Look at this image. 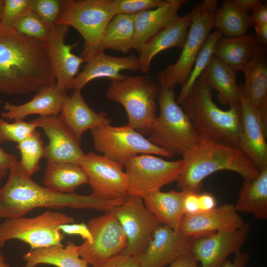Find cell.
Returning <instances> with one entry per match:
<instances>
[{
	"label": "cell",
	"mask_w": 267,
	"mask_h": 267,
	"mask_svg": "<svg viewBox=\"0 0 267 267\" xmlns=\"http://www.w3.org/2000/svg\"><path fill=\"white\" fill-rule=\"evenodd\" d=\"M252 26L259 24H267V5L261 2L250 15Z\"/></svg>",
	"instance_id": "bcb514c9"
},
{
	"label": "cell",
	"mask_w": 267,
	"mask_h": 267,
	"mask_svg": "<svg viewBox=\"0 0 267 267\" xmlns=\"http://www.w3.org/2000/svg\"><path fill=\"white\" fill-rule=\"evenodd\" d=\"M128 179V195L143 198L178 179L183 168L182 159L167 161L152 154H140L124 164Z\"/></svg>",
	"instance_id": "30bf717a"
},
{
	"label": "cell",
	"mask_w": 267,
	"mask_h": 267,
	"mask_svg": "<svg viewBox=\"0 0 267 267\" xmlns=\"http://www.w3.org/2000/svg\"><path fill=\"white\" fill-rule=\"evenodd\" d=\"M222 36L221 31L217 29L208 36L196 57L186 82L181 87L179 95L176 99L179 105L181 104L196 81L206 68L214 54L216 44Z\"/></svg>",
	"instance_id": "e575fe53"
},
{
	"label": "cell",
	"mask_w": 267,
	"mask_h": 267,
	"mask_svg": "<svg viewBox=\"0 0 267 267\" xmlns=\"http://www.w3.org/2000/svg\"><path fill=\"white\" fill-rule=\"evenodd\" d=\"M252 26L250 15L240 10L233 0H223L216 10L214 27L225 37L245 35Z\"/></svg>",
	"instance_id": "836d02e7"
},
{
	"label": "cell",
	"mask_w": 267,
	"mask_h": 267,
	"mask_svg": "<svg viewBox=\"0 0 267 267\" xmlns=\"http://www.w3.org/2000/svg\"><path fill=\"white\" fill-rule=\"evenodd\" d=\"M198 201L200 212L209 211L216 207V199L210 193H199Z\"/></svg>",
	"instance_id": "c3c4849f"
},
{
	"label": "cell",
	"mask_w": 267,
	"mask_h": 267,
	"mask_svg": "<svg viewBox=\"0 0 267 267\" xmlns=\"http://www.w3.org/2000/svg\"><path fill=\"white\" fill-rule=\"evenodd\" d=\"M127 237L128 245L121 254L136 257L146 250L155 231L162 224L148 210L143 199L128 195L121 205L111 210Z\"/></svg>",
	"instance_id": "4fadbf2b"
},
{
	"label": "cell",
	"mask_w": 267,
	"mask_h": 267,
	"mask_svg": "<svg viewBox=\"0 0 267 267\" xmlns=\"http://www.w3.org/2000/svg\"><path fill=\"white\" fill-rule=\"evenodd\" d=\"M74 219L66 214L47 210L32 218L6 219L0 224V247L9 240L18 239L31 249L51 245H63L64 235L59 227L74 223Z\"/></svg>",
	"instance_id": "9c48e42d"
},
{
	"label": "cell",
	"mask_w": 267,
	"mask_h": 267,
	"mask_svg": "<svg viewBox=\"0 0 267 267\" xmlns=\"http://www.w3.org/2000/svg\"><path fill=\"white\" fill-rule=\"evenodd\" d=\"M212 89L201 75L181 103L200 136L241 149L242 117L240 104L227 110L219 108L212 99Z\"/></svg>",
	"instance_id": "277c9868"
},
{
	"label": "cell",
	"mask_w": 267,
	"mask_h": 267,
	"mask_svg": "<svg viewBox=\"0 0 267 267\" xmlns=\"http://www.w3.org/2000/svg\"><path fill=\"white\" fill-rule=\"evenodd\" d=\"M30 0H4L0 21V30L10 29L12 25L28 9Z\"/></svg>",
	"instance_id": "60d3db41"
},
{
	"label": "cell",
	"mask_w": 267,
	"mask_h": 267,
	"mask_svg": "<svg viewBox=\"0 0 267 267\" xmlns=\"http://www.w3.org/2000/svg\"><path fill=\"white\" fill-rule=\"evenodd\" d=\"M59 117L80 141L86 131L112 122L105 112H97L91 108L79 90L66 95Z\"/></svg>",
	"instance_id": "7402d4cb"
},
{
	"label": "cell",
	"mask_w": 267,
	"mask_h": 267,
	"mask_svg": "<svg viewBox=\"0 0 267 267\" xmlns=\"http://www.w3.org/2000/svg\"><path fill=\"white\" fill-rule=\"evenodd\" d=\"M123 199L105 200L91 195H81L53 191L36 182L23 170L17 161L11 167L8 179L0 188V218L22 217L38 208L69 207L108 212L124 203Z\"/></svg>",
	"instance_id": "7a4b0ae2"
},
{
	"label": "cell",
	"mask_w": 267,
	"mask_h": 267,
	"mask_svg": "<svg viewBox=\"0 0 267 267\" xmlns=\"http://www.w3.org/2000/svg\"><path fill=\"white\" fill-rule=\"evenodd\" d=\"M16 161L15 155L6 152L0 147V183Z\"/></svg>",
	"instance_id": "f6af8a7d"
},
{
	"label": "cell",
	"mask_w": 267,
	"mask_h": 267,
	"mask_svg": "<svg viewBox=\"0 0 267 267\" xmlns=\"http://www.w3.org/2000/svg\"><path fill=\"white\" fill-rule=\"evenodd\" d=\"M55 84L44 42L0 30V93H37Z\"/></svg>",
	"instance_id": "6da1fadb"
},
{
	"label": "cell",
	"mask_w": 267,
	"mask_h": 267,
	"mask_svg": "<svg viewBox=\"0 0 267 267\" xmlns=\"http://www.w3.org/2000/svg\"><path fill=\"white\" fill-rule=\"evenodd\" d=\"M197 263L192 254L189 253L178 258L168 267H198Z\"/></svg>",
	"instance_id": "681fc988"
},
{
	"label": "cell",
	"mask_w": 267,
	"mask_h": 267,
	"mask_svg": "<svg viewBox=\"0 0 267 267\" xmlns=\"http://www.w3.org/2000/svg\"><path fill=\"white\" fill-rule=\"evenodd\" d=\"M267 50L260 43L246 64L243 85H240L246 99L256 108L267 101Z\"/></svg>",
	"instance_id": "484cf974"
},
{
	"label": "cell",
	"mask_w": 267,
	"mask_h": 267,
	"mask_svg": "<svg viewBox=\"0 0 267 267\" xmlns=\"http://www.w3.org/2000/svg\"><path fill=\"white\" fill-rule=\"evenodd\" d=\"M260 43L251 33L236 37L222 36L216 44L214 54L237 72H242Z\"/></svg>",
	"instance_id": "f546056e"
},
{
	"label": "cell",
	"mask_w": 267,
	"mask_h": 267,
	"mask_svg": "<svg viewBox=\"0 0 267 267\" xmlns=\"http://www.w3.org/2000/svg\"><path fill=\"white\" fill-rule=\"evenodd\" d=\"M234 206L237 212L251 214L259 220L267 219V167L255 177L244 179Z\"/></svg>",
	"instance_id": "4dcf8cb0"
},
{
	"label": "cell",
	"mask_w": 267,
	"mask_h": 267,
	"mask_svg": "<svg viewBox=\"0 0 267 267\" xmlns=\"http://www.w3.org/2000/svg\"><path fill=\"white\" fill-rule=\"evenodd\" d=\"M42 128L48 139L45 146L47 162H63L80 164L85 154L80 141L58 116H40L30 121Z\"/></svg>",
	"instance_id": "e0dca14e"
},
{
	"label": "cell",
	"mask_w": 267,
	"mask_h": 267,
	"mask_svg": "<svg viewBox=\"0 0 267 267\" xmlns=\"http://www.w3.org/2000/svg\"><path fill=\"white\" fill-rule=\"evenodd\" d=\"M245 223L234 205L226 203L209 211L185 214L179 230L188 237L195 238L221 230L236 229Z\"/></svg>",
	"instance_id": "d6986e66"
},
{
	"label": "cell",
	"mask_w": 267,
	"mask_h": 267,
	"mask_svg": "<svg viewBox=\"0 0 267 267\" xmlns=\"http://www.w3.org/2000/svg\"><path fill=\"white\" fill-rule=\"evenodd\" d=\"M159 90L157 83L147 77L125 75L111 81L106 95L124 107L131 126L143 135H149L157 118Z\"/></svg>",
	"instance_id": "5b68a950"
},
{
	"label": "cell",
	"mask_w": 267,
	"mask_h": 267,
	"mask_svg": "<svg viewBox=\"0 0 267 267\" xmlns=\"http://www.w3.org/2000/svg\"><path fill=\"white\" fill-rule=\"evenodd\" d=\"M37 128L31 121H15L9 123L0 118V143L13 142L18 144L30 135Z\"/></svg>",
	"instance_id": "74e56055"
},
{
	"label": "cell",
	"mask_w": 267,
	"mask_h": 267,
	"mask_svg": "<svg viewBox=\"0 0 267 267\" xmlns=\"http://www.w3.org/2000/svg\"><path fill=\"white\" fill-rule=\"evenodd\" d=\"M237 72L213 54L201 75L212 90L218 92L223 105L240 104V89L236 82Z\"/></svg>",
	"instance_id": "4316f807"
},
{
	"label": "cell",
	"mask_w": 267,
	"mask_h": 267,
	"mask_svg": "<svg viewBox=\"0 0 267 267\" xmlns=\"http://www.w3.org/2000/svg\"><path fill=\"white\" fill-rule=\"evenodd\" d=\"M239 87L242 131L241 149L261 170L267 167V129L258 110L246 99Z\"/></svg>",
	"instance_id": "44dd1931"
},
{
	"label": "cell",
	"mask_w": 267,
	"mask_h": 267,
	"mask_svg": "<svg viewBox=\"0 0 267 267\" xmlns=\"http://www.w3.org/2000/svg\"><path fill=\"white\" fill-rule=\"evenodd\" d=\"M236 6L242 11L248 13L252 11L261 2V0H233Z\"/></svg>",
	"instance_id": "f907efd6"
},
{
	"label": "cell",
	"mask_w": 267,
	"mask_h": 267,
	"mask_svg": "<svg viewBox=\"0 0 267 267\" xmlns=\"http://www.w3.org/2000/svg\"><path fill=\"white\" fill-rule=\"evenodd\" d=\"M81 72L74 79L70 89L82 91L89 82L98 78H108L111 81L124 78L121 72L140 70L138 57L131 54L126 56L109 55L102 51L95 54L87 61Z\"/></svg>",
	"instance_id": "ffe728a7"
},
{
	"label": "cell",
	"mask_w": 267,
	"mask_h": 267,
	"mask_svg": "<svg viewBox=\"0 0 267 267\" xmlns=\"http://www.w3.org/2000/svg\"><path fill=\"white\" fill-rule=\"evenodd\" d=\"M80 165L88 176L92 196L105 200L128 196V179L123 164L90 152L85 154Z\"/></svg>",
	"instance_id": "5bb4252c"
},
{
	"label": "cell",
	"mask_w": 267,
	"mask_h": 267,
	"mask_svg": "<svg viewBox=\"0 0 267 267\" xmlns=\"http://www.w3.org/2000/svg\"><path fill=\"white\" fill-rule=\"evenodd\" d=\"M25 267H36L47 264L57 267H89L88 263L80 257L78 246L68 241L66 246L51 245L31 249L24 254Z\"/></svg>",
	"instance_id": "f1b7e54d"
},
{
	"label": "cell",
	"mask_w": 267,
	"mask_h": 267,
	"mask_svg": "<svg viewBox=\"0 0 267 267\" xmlns=\"http://www.w3.org/2000/svg\"><path fill=\"white\" fill-rule=\"evenodd\" d=\"M250 230V223L245 222L236 229L191 237L190 252L201 267H221L228 256L241 251Z\"/></svg>",
	"instance_id": "9a60e30c"
},
{
	"label": "cell",
	"mask_w": 267,
	"mask_h": 267,
	"mask_svg": "<svg viewBox=\"0 0 267 267\" xmlns=\"http://www.w3.org/2000/svg\"><path fill=\"white\" fill-rule=\"evenodd\" d=\"M16 148L21 155L19 162L25 173L31 177L40 170V161L44 156L45 146L40 134L36 130L18 143Z\"/></svg>",
	"instance_id": "d590c367"
},
{
	"label": "cell",
	"mask_w": 267,
	"mask_h": 267,
	"mask_svg": "<svg viewBox=\"0 0 267 267\" xmlns=\"http://www.w3.org/2000/svg\"><path fill=\"white\" fill-rule=\"evenodd\" d=\"M218 3L217 0H204L193 5L190 25L179 58L158 75L160 89H174L178 84L182 87L185 84L197 56L214 28Z\"/></svg>",
	"instance_id": "52a82bcc"
},
{
	"label": "cell",
	"mask_w": 267,
	"mask_h": 267,
	"mask_svg": "<svg viewBox=\"0 0 267 267\" xmlns=\"http://www.w3.org/2000/svg\"><path fill=\"white\" fill-rule=\"evenodd\" d=\"M10 29L19 35L44 43L50 30L42 20L29 9L12 25Z\"/></svg>",
	"instance_id": "8d00e7d4"
},
{
	"label": "cell",
	"mask_w": 267,
	"mask_h": 267,
	"mask_svg": "<svg viewBox=\"0 0 267 267\" xmlns=\"http://www.w3.org/2000/svg\"><path fill=\"white\" fill-rule=\"evenodd\" d=\"M182 157L183 166L177 182L178 188L185 192L199 193L204 179L219 171L235 172L244 179L253 178L260 172L241 149L201 136Z\"/></svg>",
	"instance_id": "3957f363"
},
{
	"label": "cell",
	"mask_w": 267,
	"mask_h": 267,
	"mask_svg": "<svg viewBox=\"0 0 267 267\" xmlns=\"http://www.w3.org/2000/svg\"><path fill=\"white\" fill-rule=\"evenodd\" d=\"M67 92L59 90L56 84L39 91L28 102L15 105L4 103L2 118L10 121H22L27 116L37 114L40 116H58Z\"/></svg>",
	"instance_id": "d4e9b609"
},
{
	"label": "cell",
	"mask_w": 267,
	"mask_h": 267,
	"mask_svg": "<svg viewBox=\"0 0 267 267\" xmlns=\"http://www.w3.org/2000/svg\"><path fill=\"white\" fill-rule=\"evenodd\" d=\"M184 195L182 191L163 192L158 190L144 197L143 201L145 207L162 224L179 230L184 215Z\"/></svg>",
	"instance_id": "83f0119b"
},
{
	"label": "cell",
	"mask_w": 267,
	"mask_h": 267,
	"mask_svg": "<svg viewBox=\"0 0 267 267\" xmlns=\"http://www.w3.org/2000/svg\"><path fill=\"white\" fill-rule=\"evenodd\" d=\"M157 98L160 113L147 139L174 156L182 155L197 143L200 136L177 103L174 89H160Z\"/></svg>",
	"instance_id": "8992f818"
},
{
	"label": "cell",
	"mask_w": 267,
	"mask_h": 267,
	"mask_svg": "<svg viewBox=\"0 0 267 267\" xmlns=\"http://www.w3.org/2000/svg\"><path fill=\"white\" fill-rule=\"evenodd\" d=\"M2 102V100L0 99V103H1Z\"/></svg>",
	"instance_id": "11a10c76"
},
{
	"label": "cell",
	"mask_w": 267,
	"mask_h": 267,
	"mask_svg": "<svg viewBox=\"0 0 267 267\" xmlns=\"http://www.w3.org/2000/svg\"><path fill=\"white\" fill-rule=\"evenodd\" d=\"M68 26L56 24L50 29L45 44L58 89L67 92L77 75L81 65L85 62L80 56L72 52L77 43L68 44L65 38L69 32Z\"/></svg>",
	"instance_id": "2e32d148"
},
{
	"label": "cell",
	"mask_w": 267,
	"mask_h": 267,
	"mask_svg": "<svg viewBox=\"0 0 267 267\" xmlns=\"http://www.w3.org/2000/svg\"><path fill=\"white\" fill-rule=\"evenodd\" d=\"M3 5H4V0H0V21L1 18Z\"/></svg>",
	"instance_id": "db71d44e"
},
{
	"label": "cell",
	"mask_w": 267,
	"mask_h": 267,
	"mask_svg": "<svg viewBox=\"0 0 267 267\" xmlns=\"http://www.w3.org/2000/svg\"><path fill=\"white\" fill-rule=\"evenodd\" d=\"M191 237L179 230L161 224L155 231L145 251L135 257L140 267H166L190 252Z\"/></svg>",
	"instance_id": "ac0fdd59"
},
{
	"label": "cell",
	"mask_w": 267,
	"mask_h": 267,
	"mask_svg": "<svg viewBox=\"0 0 267 267\" xmlns=\"http://www.w3.org/2000/svg\"><path fill=\"white\" fill-rule=\"evenodd\" d=\"M59 229L62 233L69 235H78L88 242H91L92 238L90 232L87 224L84 222L64 224L59 227Z\"/></svg>",
	"instance_id": "b9f144b4"
},
{
	"label": "cell",
	"mask_w": 267,
	"mask_h": 267,
	"mask_svg": "<svg viewBox=\"0 0 267 267\" xmlns=\"http://www.w3.org/2000/svg\"><path fill=\"white\" fill-rule=\"evenodd\" d=\"M191 19L190 12L185 15L179 16L147 41L138 57L141 71L147 73L149 70L152 60L160 52L172 47H183Z\"/></svg>",
	"instance_id": "cb8c5ba5"
},
{
	"label": "cell",
	"mask_w": 267,
	"mask_h": 267,
	"mask_svg": "<svg viewBox=\"0 0 267 267\" xmlns=\"http://www.w3.org/2000/svg\"><path fill=\"white\" fill-rule=\"evenodd\" d=\"M134 35L133 15L115 16L107 26L91 57L106 49L127 53L133 49Z\"/></svg>",
	"instance_id": "1f68e13d"
},
{
	"label": "cell",
	"mask_w": 267,
	"mask_h": 267,
	"mask_svg": "<svg viewBox=\"0 0 267 267\" xmlns=\"http://www.w3.org/2000/svg\"><path fill=\"white\" fill-rule=\"evenodd\" d=\"M100 267H140L134 257L120 254L107 260Z\"/></svg>",
	"instance_id": "7bdbcfd3"
},
{
	"label": "cell",
	"mask_w": 267,
	"mask_h": 267,
	"mask_svg": "<svg viewBox=\"0 0 267 267\" xmlns=\"http://www.w3.org/2000/svg\"><path fill=\"white\" fill-rule=\"evenodd\" d=\"M90 133L97 151L123 164L140 154L174 156L153 144L129 124L119 127L101 126L91 130Z\"/></svg>",
	"instance_id": "8fae6325"
},
{
	"label": "cell",
	"mask_w": 267,
	"mask_h": 267,
	"mask_svg": "<svg viewBox=\"0 0 267 267\" xmlns=\"http://www.w3.org/2000/svg\"><path fill=\"white\" fill-rule=\"evenodd\" d=\"M0 267H11L5 262L4 257L2 253H0Z\"/></svg>",
	"instance_id": "f5cc1de1"
},
{
	"label": "cell",
	"mask_w": 267,
	"mask_h": 267,
	"mask_svg": "<svg viewBox=\"0 0 267 267\" xmlns=\"http://www.w3.org/2000/svg\"><path fill=\"white\" fill-rule=\"evenodd\" d=\"M256 35L255 36L264 45L267 44V24H259L254 26Z\"/></svg>",
	"instance_id": "816d5d0a"
},
{
	"label": "cell",
	"mask_w": 267,
	"mask_h": 267,
	"mask_svg": "<svg viewBox=\"0 0 267 267\" xmlns=\"http://www.w3.org/2000/svg\"><path fill=\"white\" fill-rule=\"evenodd\" d=\"M187 2L186 0H166L159 7L134 14L133 49L139 53L149 39L179 17V10Z\"/></svg>",
	"instance_id": "603a6c76"
},
{
	"label": "cell",
	"mask_w": 267,
	"mask_h": 267,
	"mask_svg": "<svg viewBox=\"0 0 267 267\" xmlns=\"http://www.w3.org/2000/svg\"><path fill=\"white\" fill-rule=\"evenodd\" d=\"M235 255L233 262L227 259L221 267H246L250 259L249 254L240 251Z\"/></svg>",
	"instance_id": "7dc6e473"
},
{
	"label": "cell",
	"mask_w": 267,
	"mask_h": 267,
	"mask_svg": "<svg viewBox=\"0 0 267 267\" xmlns=\"http://www.w3.org/2000/svg\"><path fill=\"white\" fill-rule=\"evenodd\" d=\"M62 8V0H30L28 7L49 29L56 24Z\"/></svg>",
	"instance_id": "f35d334b"
},
{
	"label": "cell",
	"mask_w": 267,
	"mask_h": 267,
	"mask_svg": "<svg viewBox=\"0 0 267 267\" xmlns=\"http://www.w3.org/2000/svg\"><path fill=\"white\" fill-rule=\"evenodd\" d=\"M166 0H112L116 15L134 14L156 8Z\"/></svg>",
	"instance_id": "ab89813d"
},
{
	"label": "cell",
	"mask_w": 267,
	"mask_h": 267,
	"mask_svg": "<svg viewBox=\"0 0 267 267\" xmlns=\"http://www.w3.org/2000/svg\"><path fill=\"white\" fill-rule=\"evenodd\" d=\"M43 181L45 187L63 193H74L79 186L89 183L80 164L63 162L47 163Z\"/></svg>",
	"instance_id": "d6a6232c"
},
{
	"label": "cell",
	"mask_w": 267,
	"mask_h": 267,
	"mask_svg": "<svg viewBox=\"0 0 267 267\" xmlns=\"http://www.w3.org/2000/svg\"><path fill=\"white\" fill-rule=\"evenodd\" d=\"M91 242L78 246L81 258L92 267H100L109 259L120 255L128 245L124 232L111 210L91 219L88 223Z\"/></svg>",
	"instance_id": "7c38bea8"
},
{
	"label": "cell",
	"mask_w": 267,
	"mask_h": 267,
	"mask_svg": "<svg viewBox=\"0 0 267 267\" xmlns=\"http://www.w3.org/2000/svg\"><path fill=\"white\" fill-rule=\"evenodd\" d=\"M183 201L185 214H194L200 212L198 194L199 193L185 192Z\"/></svg>",
	"instance_id": "ee69618b"
},
{
	"label": "cell",
	"mask_w": 267,
	"mask_h": 267,
	"mask_svg": "<svg viewBox=\"0 0 267 267\" xmlns=\"http://www.w3.org/2000/svg\"><path fill=\"white\" fill-rule=\"evenodd\" d=\"M116 16L112 0H64L56 24L75 28L82 36L81 57H91L110 21Z\"/></svg>",
	"instance_id": "ba28073f"
}]
</instances>
